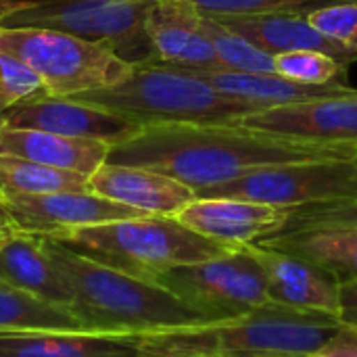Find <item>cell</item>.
Masks as SVG:
<instances>
[{"label":"cell","mask_w":357,"mask_h":357,"mask_svg":"<svg viewBox=\"0 0 357 357\" xmlns=\"http://www.w3.org/2000/svg\"><path fill=\"white\" fill-rule=\"evenodd\" d=\"M356 153L357 146L289 140L241 126L155 121L113 144L107 163L153 169L201 192L268 165L347 159Z\"/></svg>","instance_id":"obj_1"},{"label":"cell","mask_w":357,"mask_h":357,"mask_svg":"<svg viewBox=\"0 0 357 357\" xmlns=\"http://www.w3.org/2000/svg\"><path fill=\"white\" fill-rule=\"evenodd\" d=\"M48 245L71 284L69 310L82 331L140 337L218 322V318L190 307L153 280L96 264L52 238Z\"/></svg>","instance_id":"obj_2"},{"label":"cell","mask_w":357,"mask_h":357,"mask_svg":"<svg viewBox=\"0 0 357 357\" xmlns=\"http://www.w3.org/2000/svg\"><path fill=\"white\" fill-rule=\"evenodd\" d=\"M343 324L335 316L268 303L245 316L140 335V357H312Z\"/></svg>","instance_id":"obj_3"},{"label":"cell","mask_w":357,"mask_h":357,"mask_svg":"<svg viewBox=\"0 0 357 357\" xmlns=\"http://www.w3.org/2000/svg\"><path fill=\"white\" fill-rule=\"evenodd\" d=\"M71 98L121 113L144 126L155 121L236 126L243 117L268 109L224 94L190 69L157 59L134 63L130 73L113 86Z\"/></svg>","instance_id":"obj_4"},{"label":"cell","mask_w":357,"mask_h":357,"mask_svg":"<svg viewBox=\"0 0 357 357\" xmlns=\"http://www.w3.org/2000/svg\"><path fill=\"white\" fill-rule=\"evenodd\" d=\"M59 245L113 270L155 280L161 272L222 257L234 249L197 234L176 218L144 215L75 228L48 236Z\"/></svg>","instance_id":"obj_5"},{"label":"cell","mask_w":357,"mask_h":357,"mask_svg":"<svg viewBox=\"0 0 357 357\" xmlns=\"http://www.w3.org/2000/svg\"><path fill=\"white\" fill-rule=\"evenodd\" d=\"M0 50L31 69L46 92L54 96H73L113 86L134 65L105 42H90L48 27L0 25Z\"/></svg>","instance_id":"obj_6"},{"label":"cell","mask_w":357,"mask_h":357,"mask_svg":"<svg viewBox=\"0 0 357 357\" xmlns=\"http://www.w3.org/2000/svg\"><path fill=\"white\" fill-rule=\"evenodd\" d=\"M157 0H38L4 27H48L109 44L128 63L153 59L146 19Z\"/></svg>","instance_id":"obj_7"},{"label":"cell","mask_w":357,"mask_h":357,"mask_svg":"<svg viewBox=\"0 0 357 357\" xmlns=\"http://www.w3.org/2000/svg\"><path fill=\"white\" fill-rule=\"evenodd\" d=\"M197 197H228L284 209L351 201L357 199V161L354 157H339L268 165L226 184L201 190Z\"/></svg>","instance_id":"obj_8"},{"label":"cell","mask_w":357,"mask_h":357,"mask_svg":"<svg viewBox=\"0 0 357 357\" xmlns=\"http://www.w3.org/2000/svg\"><path fill=\"white\" fill-rule=\"evenodd\" d=\"M153 282L218 320L245 316L272 303L266 274L247 247L222 257L169 268Z\"/></svg>","instance_id":"obj_9"},{"label":"cell","mask_w":357,"mask_h":357,"mask_svg":"<svg viewBox=\"0 0 357 357\" xmlns=\"http://www.w3.org/2000/svg\"><path fill=\"white\" fill-rule=\"evenodd\" d=\"M0 119L13 128H33L79 140H100L111 146L132 138L144 128L142 121L121 113L54 94L23 98L2 111Z\"/></svg>","instance_id":"obj_10"},{"label":"cell","mask_w":357,"mask_h":357,"mask_svg":"<svg viewBox=\"0 0 357 357\" xmlns=\"http://www.w3.org/2000/svg\"><path fill=\"white\" fill-rule=\"evenodd\" d=\"M236 126L289 140L357 146V88L343 96L268 107Z\"/></svg>","instance_id":"obj_11"},{"label":"cell","mask_w":357,"mask_h":357,"mask_svg":"<svg viewBox=\"0 0 357 357\" xmlns=\"http://www.w3.org/2000/svg\"><path fill=\"white\" fill-rule=\"evenodd\" d=\"M17 230L56 236L75 228L144 218L142 211L109 201L90 190H61L46 195H13L2 199Z\"/></svg>","instance_id":"obj_12"},{"label":"cell","mask_w":357,"mask_h":357,"mask_svg":"<svg viewBox=\"0 0 357 357\" xmlns=\"http://www.w3.org/2000/svg\"><path fill=\"white\" fill-rule=\"evenodd\" d=\"M289 218L291 209L228 197H197L176 215L186 228L230 249H243L278 234Z\"/></svg>","instance_id":"obj_13"},{"label":"cell","mask_w":357,"mask_h":357,"mask_svg":"<svg viewBox=\"0 0 357 357\" xmlns=\"http://www.w3.org/2000/svg\"><path fill=\"white\" fill-rule=\"evenodd\" d=\"M247 249L266 274L268 297L272 303L297 312L339 318V282L333 276L280 249L264 247L259 243L247 245Z\"/></svg>","instance_id":"obj_14"},{"label":"cell","mask_w":357,"mask_h":357,"mask_svg":"<svg viewBox=\"0 0 357 357\" xmlns=\"http://www.w3.org/2000/svg\"><path fill=\"white\" fill-rule=\"evenodd\" d=\"M88 190L142 211L144 215L161 218H176L184 207L197 201L192 188L165 174L117 163H102L88 178Z\"/></svg>","instance_id":"obj_15"},{"label":"cell","mask_w":357,"mask_h":357,"mask_svg":"<svg viewBox=\"0 0 357 357\" xmlns=\"http://www.w3.org/2000/svg\"><path fill=\"white\" fill-rule=\"evenodd\" d=\"M153 59L188 69H222L203 29V13L188 0H157L146 19Z\"/></svg>","instance_id":"obj_16"},{"label":"cell","mask_w":357,"mask_h":357,"mask_svg":"<svg viewBox=\"0 0 357 357\" xmlns=\"http://www.w3.org/2000/svg\"><path fill=\"white\" fill-rule=\"evenodd\" d=\"M0 282L69 307L73 291L52 257L46 236L17 228L0 232Z\"/></svg>","instance_id":"obj_17"},{"label":"cell","mask_w":357,"mask_h":357,"mask_svg":"<svg viewBox=\"0 0 357 357\" xmlns=\"http://www.w3.org/2000/svg\"><path fill=\"white\" fill-rule=\"evenodd\" d=\"M236 36L255 44L268 54L293 50H316L343 65L357 61V52L318 31L307 15H213Z\"/></svg>","instance_id":"obj_18"},{"label":"cell","mask_w":357,"mask_h":357,"mask_svg":"<svg viewBox=\"0 0 357 357\" xmlns=\"http://www.w3.org/2000/svg\"><path fill=\"white\" fill-rule=\"evenodd\" d=\"M111 144L100 140H79L44 130L13 128L0 119V155L21 157L46 167L92 176L107 163Z\"/></svg>","instance_id":"obj_19"},{"label":"cell","mask_w":357,"mask_h":357,"mask_svg":"<svg viewBox=\"0 0 357 357\" xmlns=\"http://www.w3.org/2000/svg\"><path fill=\"white\" fill-rule=\"evenodd\" d=\"M0 357H140L138 337L90 331L0 333Z\"/></svg>","instance_id":"obj_20"},{"label":"cell","mask_w":357,"mask_h":357,"mask_svg":"<svg viewBox=\"0 0 357 357\" xmlns=\"http://www.w3.org/2000/svg\"><path fill=\"white\" fill-rule=\"evenodd\" d=\"M190 71L203 77L205 82H209L215 90L224 94H230L234 98H245L264 107L343 96L356 90L347 84H303L297 79H289L280 73H243V71H226V69H190Z\"/></svg>","instance_id":"obj_21"},{"label":"cell","mask_w":357,"mask_h":357,"mask_svg":"<svg viewBox=\"0 0 357 357\" xmlns=\"http://www.w3.org/2000/svg\"><path fill=\"white\" fill-rule=\"evenodd\" d=\"M259 245L293 253L324 270L339 284L357 280V226L280 232L261 238Z\"/></svg>","instance_id":"obj_22"},{"label":"cell","mask_w":357,"mask_h":357,"mask_svg":"<svg viewBox=\"0 0 357 357\" xmlns=\"http://www.w3.org/2000/svg\"><path fill=\"white\" fill-rule=\"evenodd\" d=\"M27 331H82V326L69 307L0 282V333Z\"/></svg>","instance_id":"obj_23"},{"label":"cell","mask_w":357,"mask_h":357,"mask_svg":"<svg viewBox=\"0 0 357 357\" xmlns=\"http://www.w3.org/2000/svg\"><path fill=\"white\" fill-rule=\"evenodd\" d=\"M84 174L46 167L21 157L0 155V199L13 195H46L61 190H88Z\"/></svg>","instance_id":"obj_24"},{"label":"cell","mask_w":357,"mask_h":357,"mask_svg":"<svg viewBox=\"0 0 357 357\" xmlns=\"http://www.w3.org/2000/svg\"><path fill=\"white\" fill-rule=\"evenodd\" d=\"M203 29L215 48L222 69L243 73H276L274 54H268L255 44L236 36L226 25H222L213 15L203 13Z\"/></svg>","instance_id":"obj_25"},{"label":"cell","mask_w":357,"mask_h":357,"mask_svg":"<svg viewBox=\"0 0 357 357\" xmlns=\"http://www.w3.org/2000/svg\"><path fill=\"white\" fill-rule=\"evenodd\" d=\"M276 73L303 84H347V65L316 50L274 54Z\"/></svg>","instance_id":"obj_26"},{"label":"cell","mask_w":357,"mask_h":357,"mask_svg":"<svg viewBox=\"0 0 357 357\" xmlns=\"http://www.w3.org/2000/svg\"><path fill=\"white\" fill-rule=\"evenodd\" d=\"M209 15H310L318 8L357 0H188Z\"/></svg>","instance_id":"obj_27"},{"label":"cell","mask_w":357,"mask_h":357,"mask_svg":"<svg viewBox=\"0 0 357 357\" xmlns=\"http://www.w3.org/2000/svg\"><path fill=\"white\" fill-rule=\"evenodd\" d=\"M324 226H357V199L291 209V218L280 232H297Z\"/></svg>","instance_id":"obj_28"},{"label":"cell","mask_w":357,"mask_h":357,"mask_svg":"<svg viewBox=\"0 0 357 357\" xmlns=\"http://www.w3.org/2000/svg\"><path fill=\"white\" fill-rule=\"evenodd\" d=\"M307 21L324 36L357 52V2L318 8L307 15Z\"/></svg>","instance_id":"obj_29"},{"label":"cell","mask_w":357,"mask_h":357,"mask_svg":"<svg viewBox=\"0 0 357 357\" xmlns=\"http://www.w3.org/2000/svg\"><path fill=\"white\" fill-rule=\"evenodd\" d=\"M0 88L15 102L23 98H36L48 94L42 79L31 69H27L21 61H17L15 56L2 50H0Z\"/></svg>","instance_id":"obj_30"},{"label":"cell","mask_w":357,"mask_h":357,"mask_svg":"<svg viewBox=\"0 0 357 357\" xmlns=\"http://www.w3.org/2000/svg\"><path fill=\"white\" fill-rule=\"evenodd\" d=\"M312 357H357V331L343 326L316 356Z\"/></svg>","instance_id":"obj_31"},{"label":"cell","mask_w":357,"mask_h":357,"mask_svg":"<svg viewBox=\"0 0 357 357\" xmlns=\"http://www.w3.org/2000/svg\"><path fill=\"white\" fill-rule=\"evenodd\" d=\"M339 320L357 331V280L339 284Z\"/></svg>","instance_id":"obj_32"},{"label":"cell","mask_w":357,"mask_h":357,"mask_svg":"<svg viewBox=\"0 0 357 357\" xmlns=\"http://www.w3.org/2000/svg\"><path fill=\"white\" fill-rule=\"evenodd\" d=\"M38 0H0V25L15 13H21L29 6H33Z\"/></svg>","instance_id":"obj_33"},{"label":"cell","mask_w":357,"mask_h":357,"mask_svg":"<svg viewBox=\"0 0 357 357\" xmlns=\"http://www.w3.org/2000/svg\"><path fill=\"white\" fill-rule=\"evenodd\" d=\"M10 228H15V224H13V218H10V213H8V209H6L4 201L0 199V232H4V230H10Z\"/></svg>","instance_id":"obj_34"},{"label":"cell","mask_w":357,"mask_h":357,"mask_svg":"<svg viewBox=\"0 0 357 357\" xmlns=\"http://www.w3.org/2000/svg\"><path fill=\"white\" fill-rule=\"evenodd\" d=\"M13 105H15V100H13V98L2 90V88H0V113H2V111H6V109H8V107H13Z\"/></svg>","instance_id":"obj_35"},{"label":"cell","mask_w":357,"mask_h":357,"mask_svg":"<svg viewBox=\"0 0 357 357\" xmlns=\"http://www.w3.org/2000/svg\"><path fill=\"white\" fill-rule=\"evenodd\" d=\"M354 159H356V161H357V153H356V157H354Z\"/></svg>","instance_id":"obj_36"}]
</instances>
